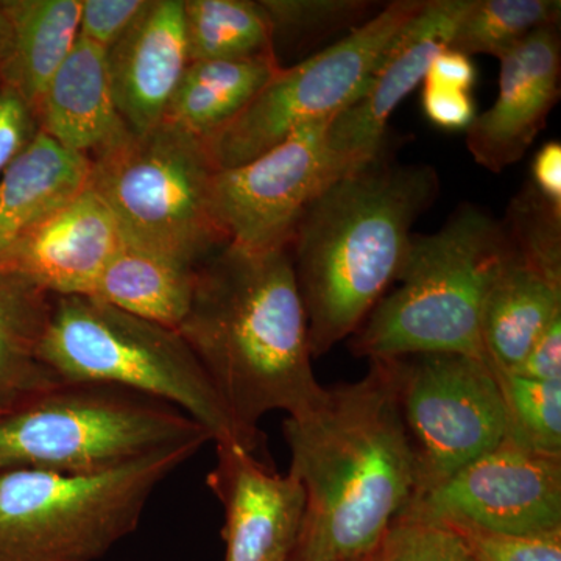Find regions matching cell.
I'll return each instance as SVG.
<instances>
[{
    "instance_id": "cell-24",
    "label": "cell",
    "mask_w": 561,
    "mask_h": 561,
    "mask_svg": "<svg viewBox=\"0 0 561 561\" xmlns=\"http://www.w3.org/2000/svg\"><path fill=\"white\" fill-rule=\"evenodd\" d=\"M197 272L198 267L124 242L92 297L176 330L190 311Z\"/></svg>"
},
{
    "instance_id": "cell-36",
    "label": "cell",
    "mask_w": 561,
    "mask_h": 561,
    "mask_svg": "<svg viewBox=\"0 0 561 561\" xmlns=\"http://www.w3.org/2000/svg\"><path fill=\"white\" fill-rule=\"evenodd\" d=\"M476 80H478V70L471 57L448 47L432 60L423 84L471 92Z\"/></svg>"
},
{
    "instance_id": "cell-16",
    "label": "cell",
    "mask_w": 561,
    "mask_h": 561,
    "mask_svg": "<svg viewBox=\"0 0 561 561\" xmlns=\"http://www.w3.org/2000/svg\"><path fill=\"white\" fill-rule=\"evenodd\" d=\"M500 92L467 130V147L483 169L501 173L522 160L560 98V24L530 33L500 58Z\"/></svg>"
},
{
    "instance_id": "cell-10",
    "label": "cell",
    "mask_w": 561,
    "mask_h": 561,
    "mask_svg": "<svg viewBox=\"0 0 561 561\" xmlns=\"http://www.w3.org/2000/svg\"><path fill=\"white\" fill-rule=\"evenodd\" d=\"M402 419L416 459L415 497L496 448L507 411L496 373L461 354L393 357Z\"/></svg>"
},
{
    "instance_id": "cell-37",
    "label": "cell",
    "mask_w": 561,
    "mask_h": 561,
    "mask_svg": "<svg viewBox=\"0 0 561 561\" xmlns=\"http://www.w3.org/2000/svg\"><path fill=\"white\" fill-rule=\"evenodd\" d=\"M531 186L553 209L561 213V146L545 144L531 161Z\"/></svg>"
},
{
    "instance_id": "cell-19",
    "label": "cell",
    "mask_w": 561,
    "mask_h": 561,
    "mask_svg": "<svg viewBox=\"0 0 561 561\" xmlns=\"http://www.w3.org/2000/svg\"><path fill=\"white\" fill-rule=\"evenodd\" d=\"M91 161L38 131L0 180V253L90 184Z\"/></svg>"
},
{
    "instance_id": "cell-32",
    "label": "cell",
    "mask_w": 561,
    "mask_h": 561,
    "mask_svg": "<svg viewBox=\"0 0 561 561\" xmlns=\"http://www.w3.org/2000/svg\"><path fill=\"white\" fill-rule=\"evenodd\" d=\"M149 0H81L80 38L108 51L125 35Z\"/></svg>"
},
{
    "instance_id": "cell-38",
    "label": "cell",
    "mask_w": 561,
    "mask_h": 561,
    "mask_svg": "<svg viewBox=\"0 0 561 561\" xmlns=\"http://www.w3.org/2000/svg\"><path fill=\"white\" fill-rule=\"evenodd\" d=\"M11 36V25L9 11H7L5 0H0V70L5 62L7 54H9Z\"/></svg>"
},
{
    "instance_id": "cell-15",
    "label": "cell",
    "mask_w": 561,
    "mask_h": 561,
    "mask_svg": "<svg viewBox=\"0 0 561 561\" xmlns=\"http://www.w3.org/2000/svg\"><path fill=\"white\" fill-rule=\"evenodd\" d=\"M122 245L113 213L88 184L0 253V272L31 280L54 297L92 295Z\"/></svg>"
},
{
    "instance_id": "cell-27",
    "label": "cell",
    "mask_w": 561,
    "mask_h": 561,
    "mask_svg": "<svg viewBox=\"0 0 561 561\" xmlns=\"http://www.w3.org/2000/svg\"><path fill=\"white\" fill-rule=\"evenodd\" d=\"M508 430L505 437L531 451L561 457V381H531L497 371Z\"/></svg>"
},
{
    "instance_id": "cell-33",
    "label": "cell",
    "mask_w": 561,
    "mask_h": 561,
    "mask_svg": "<svg viewBox=\"0 0 561 561\" xmlns=\"http://www.w3.org/2000/svg\"><path fill=\"white\" fill-rule=\"evenodd\" d=\"M38 131L31 105L16 91L0 87V173L31 146Z\"/></svg>"
},
{
    "instance_id": "cell-6",
    "label": "cell",
    "mask_w": 561,
    "mask_h": 561,
    "mask_svg": "<svg viewBox=\"0 0 561 561\" xmlns=\"http://www.w3.org/2000/svg\"><path fill=\"white\" fill-rule=\"evenodd\" d=\"M208 440L94 474L0 472V561H94L138 527L154 489Z\"/></svg>"
},
{
    "instance_id": "cell-7",
    "label": "cell",
    "mask_w": 561,
    "mask_h": 561,
    "mask_svg": "<svg viewBox=\"0 0 561 561\" xmlns=\"http://www.w3.org/2000/svg\"><path fill=\"white\" fill-rule=\"evenodd\" d=\"M213 442L168 402L91 382H62L0 416V472L94 474L176 443Z\"/></svg>"
},
{
    "instance_id": "cell-21",
    "label": "cell",
    "mask_w": 561,
    "mask_h": 561,
    "mask_svg": "<svg viewBox=\"0 0 561 561\" xmlns=\"http://www.w3.org/2000/svg\"><path fill=\"white\" fill-rule=\"evenodd\" d=\"M54 295L0 272V416L62 383L41 359Z\"/></svg>"
},
{
    "instance_id": "cell-34",
    "label": "cell",
    "mask_w": 561,
    "mask_h": 561,
    "mask_svg": "<svg viewBox=\"0 0 561 561\" xmlns=\"http://www.w3.org/2000/svg\"><path fill=\"white\" fill-rule=\"evenodd\" d=\"M421 105L431 124L446 131H467L478 116L471 92L449 88L423 84Z\"/></svg>"
},
{
    "instance_id": "cell-28",
    "label": "cell",
    "mask_w": 561,
    "mask_h": 561,
    "mask_svg": "<svg viewBox=\"0 0 561 561\" xmlns=\"http://www.w3.org/2000/svg\"><path fill=\"white\" fill-rule=\"evenodd\" d=\"M513 250L542 275L561 283V213L531 184L515 198L502 220Z\"/></svg>"
},
{
    "instance_id": "cell-3",
    "label": "cell",
    "mask_w": 561,
    "mask_h": 561,
    "mask_svg": "<svg viewBox=\"0 0 561 561\" xmlns=\"http://www.w3.org/2000/svg\"><path fill=\"white\" fill-rule=\"evenodd\" d=\"M426 164L375 158L328 183L289 245L312 357L351 337L400 275L415 221L437 201Z\"/></svg>"
},
{
    "instance_id": "cell-5",
    "label": "cell",
    "mask_w": 561,
    "mask_h": 561,
    "mask_svg": "<svg viewBox=\"0 0 561 561\" xmlns=\"http://www.w3.org/2000/svg\"><path fill=\"white\" fill-rule=\"evenodd\" d=\"M39 354L61 382L105 383L168 402L213 442L247 449L205 368L173 328L92 295L54 297Z\"/></svg>"
},
{
    "instance_id": "cell-23",
    "label": "cell",
    "mask_w": 561,
    "mask_h": 561,
    "mask_svg": "<svg viewBox=\"0 0 561 561\" xmlns=\"http://www.w3.org/2000/svg\"><path fill=\"white\" fill-rule=\"evenodd\" d=\"M283 69L278 55L190 62L164 122L206 140L234 121Z\"/></svg>"
},
{
    "instance_id": "cell-14",
    "label": "cell",
    "mask_w": 561,
    "mask_h": 561,
    "mask_svg": "<svg viewBox=\"0 0 561 561\" xmlns=\"http://www.w3.org/2000/svg\"><path fill=\"white\" fill-rule=\"evenodd\" d=\"M216 451L208 485L224 505L225 561H290L306 511L300 481L241 446L216 443Z\"/></svg>"
},
{
    "instance_id": "cell-12",
    "label": "cell",
    "mask_w": 561,
    "mask_h": 561,
    "mask_svg": "<svg viewBox=\"0 0 561 561\" xmlns=\"http://www.w3.org/2000/svg\"><path fill=\"white\" fill-rule=\"evenodd\" d=\"M404 513L491 534H561V457L505 437Z\"/></svg>"
},
{
    "instance_id": "cell-1",
    "label": "cell",
    "mask_w": 561,
    "mask_h": 561,
    "mask_svg": "<svg viewBox=\"0 0 561 561\" xmlns=\"http://www.w3.org/2000/svg\"><path fill=\"white\" fill-rule=\"evenodd\" d=\"M306 496L290 561H367L416 491L397 359L370 360L356 382L324 389L283 426Z\"/></svg>"
},
{
    "instance_id": "cell-8",
    "label": "cell",
    "mask_w": 561,
    "mask_h": 561,
    "mask_svg": "<svg viewBox=\"0 0 561 561\" xmlns=\"http://www.w3.org/2000/svg\"><path fill=\"white\" fill-rule=\"evenodd\" d=\"M90 161L92 190L124 242L195 268L227 245L210 213L216 171L201 139L162 122L128 131Z\"/></svg>"
},
{
    "instance_id": "cell-26",
    "label": "cell",
    "mask_w": 561,
    "mask_h": 561,
    "mask_svg": "<svg viewBox=\"0 0 561 561\" xmlns=\"http://www.w3.org/2000/svg\"><path fill=\"white\" fill-rule=\"evenodd\" d=\"M560 0H472L449 49L500 60L530 33L560 24Z\"/></svg>"
},
{
    "instance_id": "cell-18",
    "label": "cell",
    "mask_w": 561,
    "mask_h": 561,
    "mask_svg": "<svg viewBox=\"0 0 561 561\" xmlns=\"http://www.w3.org/2000/svg\"><path fill=\"white\" fill-rule=\"evenodd\" d=\"M39 131L66 149L94 157L124 138V124L111 91L106 51L77 39L36 108Z\"/></svg>"
},
{
    "instance_id": "cell-2",
    "label": "cell",
    "mask_w": 561,
    "mask_h": 561,
    "mask_svg": "<svg viewBox=\"0 0 561 561\" xmlns=\"http://www.w3.org/2000/svg\"><path fill=\"white\" fill-rule=\"evenodd\" d=\"M256 454L262 416L298 415L319 400L308 319L289 249L220 247L197 272L190 311L176 328Z\"/></svg>"
},
{
    "instance_id": "cell-29",
    "label": "cell",
    "mask_w": 561,
    "mask_h": 561,
    "mask_svg": "<svg viewBox=\"0 0 561 561\" xmlns=\"http://www.w3.org/2000/svg\"><path fill=\"white\" fill-rule=\"evenodd\" d=\"M367 561H478L445 523L402 513Z\"/></svg>"
},
{
    "instance_id": "cell-9",
    "label": "cell",
    "mask_w": 561,
    "mask_h": 561,
    "mask_svg": "<svg viewBox=\"0 0 561 561\" xmlns=\"http://www.w3.org/2000/svg\"><path fill=\"white\" fill-rule=\"evenodd\" d=\"M426 5L397 0L337 43L276 73L245 110L202 140L214 171L245 164L302 125L330 121L360 98L393 39Z\"/></svg>"
},
{
    "instance_id": "cell-20",
    "label": "cell",
    "mask_w": 561,
    "mask_h": 561,
    "mask_svg": "<svg viewBox=\"0 0 561 561\" xmlns=\"http://www.w3.org/2000/svg\"><path fill=\"white\" fill-rule=\"evenodd\" d=\"M560 316L561 283L531 267L512 247L483 313V343L491 368L515 370Z\"/></svg>"
},
{
    "instance_id": "cell-22",
    "label": "cell",
    "mask_w": 561,
    "mask_h": 561,
    "mask_svg": "<svg viewBox=\"0 0 561 561\" xmlns=\"http://www.w3.org/2000/svg\"><path fill=\"white\" fill-rule=\"evenodd\" d=\"M5 5L11 36L0 87L16 91L36 114L79 39L81 0H5Z\"/></svg>"
},
{
    "instance_id": "cell-35",
    "label": "cell",
    "mask_w": 561,
    "mask_h": 561,
    "mask_svg": "<svg viewBox=\"0 0 561 561\" xmlns=\"http://www.w3.org/2000/svg\"><path fill=\"white\" fill-rule=\"evenodd\" d=\"M511 373L531 381H561V316L546 328L522 364Z\"/></svg>"
},
{
    "instance_id": "cell-11",
    "label": "cell",
    "mask_w": 561,
    "mask_h": 561,
    "mask_svg": "<svg viewBox=\"0 0 561 561\" xmlns=\"http://www.w3.org/2000/svg\"><path fill=\"white\" fill-rule=\"evenodd\" d=\"M330 122L302 125L261 157L214 172L210 213L227 243L251 251L289 249L306 206L331 183Z\"/></svg>"
},
{
    "instance_id": "cell-17",
    "label": "cell",
    "mask_w": 561,
    "mask_h": 561,
    "mask_svg": "<svg viewBox=\"0 0 561 561\" xmlns=\"http://www.w3.org/2000/svg\"><path fill=\"white\" fill-rule=\"evenodd\" d=\"M106 60L114 105L128 130L161 125L190 66L183 0H149Z\"/></svg>"
},
{
    "instance_id": "cell-25",
    "label": "cell",
    "mask_w": 561,
    "mask_h": 561,
    "mask_svg": "<svg viewBox=\"0 0 561 561\" xmlns=\"http://www.w3.org/2000/svg\"><path fill=\"white\" fill-rule=\"evenodd\" d=\"M190 62L249 60L275 51L271 21L253 0H183Z\"/></svg>"
},
{
    "instance_id": "cell-4",
    "label": "cell",
    "mask_w": 561,
    "mask_h": 561,
    "mask_svg": "<svg viewBox=\"0 0 561 561\" xmlns=\"http://www.w3.org/2000/svg\"><path fill=\"white\" fill-rule=\"evenodd\" d=\"M511 250L504 224L474 205L437 232L413 234L400 275L351 335V350L368 360L461 354L490 365L483 313Z\"/></svg>"
},
{
    "instance_id": "cell-31",
    "label": "cell",
    "mask_w": 561,
    "mask_h": 561,
    "mask_svg": "<svg viewBox=\"0 0 561 561\" xmlns=\"http://www.w3.org/2000/svg\"><path fill=\"white\" fill-rule=\"evenodd\" d=\"M448 526L463 538L478 561H561V534L516 537L468 526Z\"/></svg>"
},
{
    "instance_id": "cell-30",
    "label": "cell",
    "mask_w": 561,
    "mask_h": 561,
    "mask_svg": "<svg viewBox=\"0 0 561 561\" xmlns=\"http://www.w3.org/2000/svg\"><path fill=\"white\" fill-rule=\"evenodd\" d=\"M276 38H320L339 28H356L371 2L364 0H260ZM360 25V24H359Z\"/></svg>"
},
{
    "instance_id": "cell-13",
    "label": "cell",
    "mask_w": 561,
    "mask_h": 561,
    "mask_svg": "<svg viewBox=\"0 0 561 561\" xmlns=\"http://www.w3.org/2000/svg\"><path fill=\"white\" fill-rule=\"evenodd\" d=\"M471 3L472 0H427L393 39L360 98L328 125L331 181L383 149L391 114L423 83L432 60L448 49Z\"/></svg>"
}]
</instances>
